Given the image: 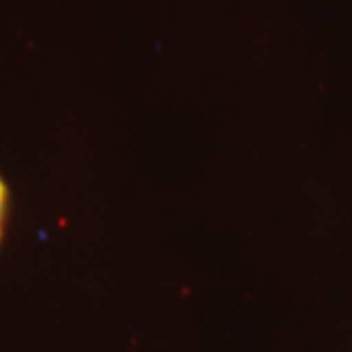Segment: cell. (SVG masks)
Instances as JSON below:
<instances>
[{"mask_svg": "<svg viewBox=\"0 0 352 352\" xmlns=\"http://www.w3.org/2000/svg\"><path fill=\"white\" fill-rule=\"evenodd\" d=\"M8 210H10V188H8V182L4 180V176L0 175V247H2V241H4Z\"/></svg>", "mask_w": 352, "mask_h": 352, "instance_id": "obj_1", "label": "cell"}]
</instances>
